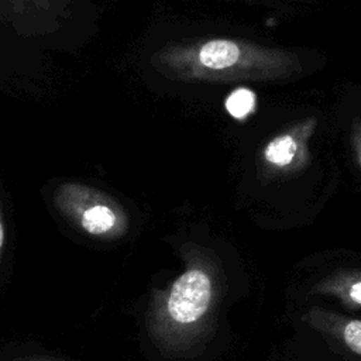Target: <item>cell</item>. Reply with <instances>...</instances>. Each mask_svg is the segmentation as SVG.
Wrapping results in <instances>:
<instances>
[{
    "label": "cell",
    "mask_w": 361,
    "mask_h": 361,
    "mask_svg": "<svg viewBox=\"0 0 361 361\" xmlns=\"http://www.w3.org/2000/svg\"><path fill=\"white\" fill-rule=\"evenodd\" d=\"M151 65L164 78L182 83L276 82L303 69L289 49L227 37L168 42L151 55Z\"/></svg>",
    "instance_id": "obj_1"
},
{
    "label": "cell",
    "mask_w": 361,
    "mask_h": 361,
    "mask_svg": "<svg viewBox=\"0 0 361 361\" xmlns=\"http://www.w3.org/2000/svg\"><path fill=\"white\" fill-rule=\"evenodd\" d=\"M55 203L66 219L89 235L116 238L127 230L128 220L121 207L110 196L86 185H61Z\"/></svg>",
    "instance_id": "obj_2"
},
{
    "label": "cell",
    "mask_w": 361,
    "mask_h": 361,
    "mask_svg": "<svg viewBox=\"0 0 361 361\" xmlns=\"http://www.w3.org/2000/svg\"><path fill=\"white\" fill-rule=\"evenodd\" d=\"M212 281L202 268H189L171 286L165 299V317L176 327L196 323L207 312Z\"/></svg>",
    "instance_id": "obj_3"
},
{
    "label": "cell",
    "mask_w": 361,
    "mask_h": 361,
    "mask_svg": "<svg viewBox=\"0 0 361 361\" xmlns=\"http://www.w3.org/2000/svg\"><path fill=\"white\" fill-rule=\"evenodd\" d=\"M317 127V118L310 116L292 123L272 137L262 148V159L272 168H290L307 158V142Z\"/></svg>",
    "instance_id": "obj_4"
},
{
    "label": "cell",
    "mask_w": 361,
    "mask_h": 361,
    "mask_svg": "<svg viewBox=\"0 0 361 361\" xmlns=\"http://www.w3.org/2000/svg\"><path fill=\"white\" fill-rule=\"evenodd\" d=\"M7 3L4 17L13 23L17 30V23L31 18H44L55 28L61 25V20L71 16V0H3Z\"/></svg>",
    "instance_id": "obj_5"
},
{
    "label": "cell",
    "mask_w": 361,
    "mask_h": 361,
    "mask_svg": "<svg viewBox=\"0 0 361 361\" xmlns=\"http://www.w3.org/2000/svg\"><path fill=\"white\" fill-rule=\"evenodd\" d=\"M341 338L351 351L361 355V320H348L341 330Z\"/></svg>",
    "instance_id": "obj_6"
},
{
    "label": "cell",
    "mask_w": 361,
    "mask_h": 361,
    "mask_svg": "<svg viewBox=\"0 0 361 361\" xmlns=\"http://www.w3.org/2000/svg\"><path fill=\"white\" fill-rule=\"evenodd\" d=\"M353 145H354V151L357 155V159L361 165V117H355L353 121Z\"/></svg>",
    "instance_id": "obj_7"
},
{
    "label": "cell",
    "mask_w": 361,
    "mask_h": 361,
    "mask_svg": "<svg viewBox=\"0 0 361 361\" xmlns=\"http://www.w3.org/2000/svg\"><path fill=\"white\" fill-rule=\"evenodd\" d=\"M348 293H350V298H351L354 302H357V303L361 305V281H360V282H355L354 285H351Z\"/></svg>",
    "instance_id": "obj_8"
},
{
    "label": "cell",
    "mask_w": 361,
    "mask_h": 361,
    "mask_svg": "<svg viewBox=\"0 0 361 361\" xmlns=\"http://www.w3.org/2000/svg\"><path fill=\"white\" fill-rule=\"evenodd\" d=\"M3 245H4V226L0 217V257H1V251H3Z\"/></svg>",
    "instance_id": "obj_9"
}]
</instances>
